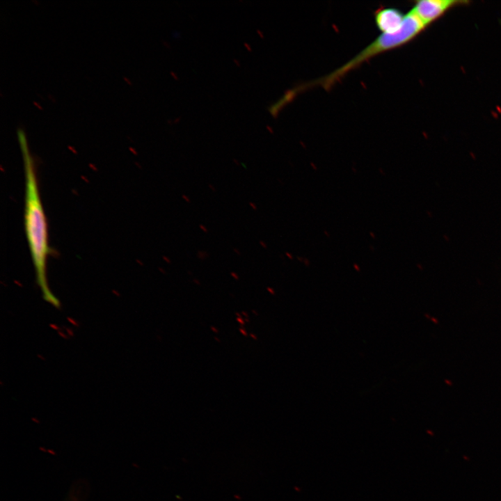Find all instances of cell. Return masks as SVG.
<instances>
[{
    "label": "cell",
    "instance_id": "obj_1",
    "mask_svg": "<svg viewBox=\"0 0 501 501\" xmlns=\"http://www.w3.org/2000/svg\"><path fill=\"white\" fill-rule=\"evenodd\" d=\"M22 152L24 177V229L35 272L37 283L45 301L58 306V301L48 287L47 262L50 253L47 222L40 194L35 161L30 152L23 129L17 130Z\"/></svg>",
    "mask_w": 501,
    "mask_h": 501
},
{
    "label": "cell",
    "instance_id": "obj_2",
    "mask_svg": "<svg viewBox=\"0 0 501 501\" xmlns=\"http://www.w3.org/2000/svg\"><path fill=\"white\" fill-rule=\"evenodd\" d=\"M426 27L427 26L411 10L405 15L402 26L397 32L381 33L343 65L321 78L301 85L292 90V93L294 97L295 94L315 86L329 90L349 72L382 53L408 43L421 33Z\"/></svg>",
    "mask_w": 501,
    "mask_h": 501
},
{
    "label": "cell",
    "instance_id": "obj_3",
    "mask_svg": "<svg viewBox=\"0 0 501 501\" xmlns=\"http://www.w3.org/2000/svg\"><path fill=\"white\" fill-rule=\"evenodd\" d=\"M465 3L451 0H420L416 1L411 10L427 26L447 10L457 4Z\"/></svg>",
    "mask_w": 501,
    "mask_h": 501
},
{
    "label": "cell",
    "instance_id": "obj_4",
    "mask_svg": "<svg viewBox=\"0 0 501 501\" xmlns=\"http://www.w3.org/2000/svg\"><path fill=\"white\" fill-rule=\"evenodd\" d=\"M374 22L382 33H394L402 26L405 15L394 7H381L375 10Z\"/></svg>",
    "mask_w": 501,
    "mask_h": 501
},
{
    "label": "cell",
    "instance_id": "obj_5",
    "mask_svg": "<svg viewBox=\"0 0 501 501\" xmlns=\"http://www.w3.org/2000/svg\"><path fill=\"white\" fill-rule=\"evenodd\" d=\"M197 255L199 259L204 260L209 256V254L206 251L199 250Z\"/></svg>",
    "mask_w": 501,
    "mask_h": 501
},
{
    "label": "cell",
    "instance_id": "obj_6",
    "mask_svg": "<svg viewBox=\"0 0 501 501\" xmlns=\"http://www.w3.org/2000/svg\"><path fill=\"white\" fill-rule=\"evenodd\" d=\"M199 228L202 232H204L205 233L208 232V230H207V227L205 226L203 224H200Z\"/></svg>",
    "mask_w": 501,
    "mask_h": 501
},
{
    "label": "cell",
    "instance_id": "obj_7",
    "mask_svg": "<svg viewBox=\"0 0 501 501\" xmlns=\"http://www.w3.org/2000/svg\"><path fill=\"white\" fill-rule=\"evenodd\" d=\"M182 198H183V200H184L185 202H188V203L191 202V200H190L189 197H188L186 195L182 194Z\"/></svg>",
    "mask_w": 501,
    "mask_h": 501
},
{
    "label": "cell",
    "instance_id": "obj_8",
    "mask_svg": "<svg viewBox=\"0 0 501 501\" xmlns=\"http://www.w3.org/2000/svg\"><path fill=\"white\" fill-rule=\"evenodd\" d=\"M248 205L253 210L257 209L256 204H255L253 202H249Z\"/></svg>",
    "mask_w": 501,
    "mask_h": 501
},
{
    "label": "cell",
    "instance_id": "obj_9",
    "mask_svg": "<svg viewBox=\"0 0 501 501\" xmlns=\"http://www.w3.org/2000/svg\"><path fill=\"white\" fill-rule=\"evenodd\" d=\"M231 276L234 278L236 280H238L239 279V276L235 272H231L230 273Z\"/></svg>",
    "mask_w": 501,
    "mask_h": 501
},
{
    "label": "cell",
    "instance_id": "obj_10",
    "mask_svg": "<svg viewBox=\"0 0 501 501\" xmlns=\"http://www.w3.org/2000/svg\"><path fill=\"white\" fill-rule=\"evenodd\" d=\"M259 244H260V245L262 248H267V244H266L264 241L260 240V241H259Z\"/></svg>",
    "mask_w": 501,
    "mask_h": 501
},
{
    "label": "cell",
    "instance_id": "obj_11",
    "mask_svg": "<svg viewBox=\"0 0 501 501\" xmlns=\"http://www.w3.org/2000/svg\"><path fill=\"white\" fill-rule=\"evenodd\" d=\"M208 186L212 191L215 192L216 191V188L213 186V184H209Z\"/></svg>",
    "mask_w": 501,
    "mask_h": 501
},
{
    "label": "cell",
    "instance_id": "obj_12",
    "mask_svg": "<svg viewBox=\"0 0 501 501\" xmlns=\"http://www.w3.org/2000/svg\"><path fill=\"white\" fill-rule=\"evenodd\" d=\"M233 251H234V253H235L237 255H241V252H240V250H239L238 248H234L233 249Z\"/></svg>",
    "mask_w": 501,
    "mask_h": 501
},
{
    "label": "cell",
    "instance_id": "obj_13",
    "mask_svg": "<svg viewBox=\"0 0 501 501\" xmlns=\"http://www.w3.org/2000/svg\"><path fill=\"white\" fill-rule=\"evenodd\" d=\"M237 321L240 323L241 324H244V321L241 319V317H238L237 319Z\"/></svg>",
    "mask_w": 501,
    "mask_h": 501
},
{
    "label": "cell",
    "instance_id": "obj_14",
    "mask_svg": "<svg viewBox=\"0 0 501 501\" xmlns=\"http://www.w3.org/2000/svg\"><path fill=\"white\" fill-rule=\"evenodd\" d=\"M239 331L241 332V333L242 335H245V336L247 335V333H246V331L245 330H244V329H242V328H240V329H239Z\"/></svg>",
    "mask_w": 501,
    "mask_h": 501
},
{
    "label": "cell",
    "instance_id": "obj_15",
    "mask_svg": "<svg viewBox=\"0 0 501 501\" xmlns=\"http://www.w3.org/2000/svg\"><path fill=\"white\" fill-rule=\"evenodd\" d=\"M164 259L165 260V261H166L167 263H168V264L170 263V260L168 257H164Z\"/></svg>",
    "mask_w": 501,
    "mask_h": 501
},
{
    "label": "cell",
    "instance_id": "obj_16",
    "mask_svg": "<svg viewBox=\"0 0 501 501\" xmlns=\"http://www.w3.org/2000/svg\"><path fill=\"white\" fill-rule=\"evenodd\" d=\"M193 281L194 283H196L197 285H200V282L198 281L197 279H193Z\"/></svg>",
    "mask_w": 501,
    "mask_h": 501
},
{
    "label": "cell",
    "instance_id": "obj_17",
    "mask_svg": "<svg viewBox=\"0 0 501 501\" xmlns=\"http://www.w3.org/2000/svg\"><path fill=\"white\" fill-rule=\"evenodd\" d=\"M267 290H268L269 292H271V294H274V292H273V290L271 288L267 287Z\"/></svg>",
    "mask_w": 501,
    "mask_h": 501
},
{
    "label": "cell",
    "instance_id": "obj_18",
    "mask_svg": "<svg viewBox=\"0 0 501 501\" xmlns=\"http://www.w3.org/2000/svg\"><path fill=\"white\" fill-rule=\"evenodd\" d=\"M211 329H212L213 331H214L215 333H217V332H218V330L216 329L214 327H211Z\"/></svg>",
    "mask_w": 501,
    "mask_h": 501
},
{
    "label": "cell",
    "instance_id": "obj_19",
    "mask_svg": "<svg viewBox=\"0 0 501 501\" xmlns=\"http://www.w3.org/2000/svg\"><path fill=\"white\" fill-rule=\"evenodd\" d=\"M234 162L236 164L237 166H239V165H240V163L238 162L237 160L234 159Z\"/></svg>",
    "mask_w": 501,
    "mask_h": 501
},
{
    "label": "cell",
    "instance_id": "obj_20",
    "mask_svg": "<svg viewBox=\"0 0 501 501\" xmlns=\"http://www.w3.org/2000/svg\"><path fill=\"white\" fill-rule=\"evenodd\" d=\"M250 336H251L252 337H253L254 339H257V337L255 336L253 334H250Z\"/></svg>",
    "mask_w": 501,
    "mask_h": 501
}]
</instances>
